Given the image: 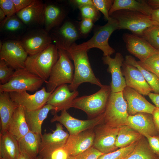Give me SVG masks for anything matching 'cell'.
I'll use <instances>...</instances> for the list:
<instances>
[{"label":"cell","mask_w":159,"mask_h":159,"mask_svg":"<svg viewBox=\"0 0 159 159\" xmlns=\"http://www.w3.org/2000/svg\"><path fill=\"white\" fill-rule=\"evenodd\" d=\"M0 8L4 12L6 18L11 17L16 14L12 0H0Z\"/></svg>","instance_id":"obj_42"},{"label":"cell","mask_w":159,"mask_h":159,"mask_svg":"<svg viewBox=\"0 0 159 159\" xmlns=\"http://www.w3.org/2000/svg\"><path fill=\"white\" fill-rule=\"evenodd\" d=\"M119 127H112L104 122L95 126L94 127L95 138L92 147L104 154L118 149L116 142Z\"/></svg>","instance_id":"obj_13"},{"label":"cell","mask_w":159,"mask_h":159,"mask_svg":"<svg viewBox=\"0 0 159 159\" xmlns=\"http://www.w3.org/2000/svg\"><path fill=\"white\" fill-rule=\"evenodd\" d=\"M103 153L92 147L74 156H69L67 159H97Z\"/></svg>","instance_id":"obj_41"},{"label":"cell","mask_w":159,"mask_h":159,"mask_svg":"<svg viewBox=\"0 0 159 159\" xmlns=\"http://www.w3.org/2000/svg\"><path fill=\"white\" fill-rule=\"evenodd\" d=\"M81 15L82 18L90 19L94 22L99 19L100 14L96 8L92 5L84 6L80 9Z\"/></svg>","instance_id":"obj_39"},{"label":"cell","mask_w":159,"mask_h":159,"mask_svg":"<svg viewBox=\"0 0 159 159\" xmlns=\"http://www.w3.org/2000/svg\"><path fill=\"white\" fill-rule=\"evenodd\" d=\"M59 57L58 48L52 43L40 52L29 55L25 63V68L46 83Z\"/></svg>","instance_id":"obj_2"},{"label":"cell","mask_w":159,"mask_h":159,"mask_svg":"<svg viewBox=\"0 0 159 159\" xmlns=\"http://www.w3.org/2000/svg\"><path fill=\"white\" fill-rule=\"evenodd\" d=\"M37 159H41V158L39 156H38L37 158Z\"/></svg>","instance_id":"obj_53"},{"label":"cell","mask_w":159,"mask_h":159,"mask_svg":"<svg viewBox=\"0 0 159 159\" xmlns=\"http://www.w3.org/2000/svg\"><path fill=\"white\" fill-rule=\"evenodd\" d=\"M150 45L159 51V26L154 25L145 30L141 36Z\"/></svg>","instance_id":"obj_36"},{"label":"cell","mask_w":159,"mask_h":159,"mask_svg":"<svg viewBox=\"0 0 159 159\" xmlns=\"http://www.w3.org/2000/svg\"><path fill=\"white\" fill-rule=\"evenodd\" d=\"M18 106L11 99L9 93L0 92V133L7 130L9 122Z\"/></svg>","instance_id":"obj_31"},{"label":"cell","mask_w":159,"mask_h":159,"mask_svg":"<svg viewBox=\"0 0 159 159\" xmlns=\"http://www.w3.org/2000/svg\"><path fill=\"white\" fill-rule=\"evenodd\" d=\"M45 3L39 0H34L26 8L16 14L28 29L42 28L44 26Z\"/></svg>","instance_id":"obj_15"},{"label":"cell","mask_w":159,"mask_h":159,"mask_svg":"<svg viewBox=\"0 0 159 159\" xmlns=\"http://www.w3.org/2000/svg\"></svg>","instance_id":"obj_54"},{"label":"cell","mask_w":159,"mask_h":159,"mask_svg":"<svg viewBox=\"0 0 159 159\" xmlns=\"http://www.w3.org/2000/svg\"><path fill=\"white\" fill-rule=\"evenodd\" d=\"M19 41L29 55L35 54L42 51L52 42L49 33L44 28L29 29Z\"/></svg>","instance_id":"obj_12"},{"label":"cell","mask_w":159,"mask_h":159,"mask_svg":"<svg viewBox=\"0 0 159 159\" xmlns=\"http://www.w3.org/2000/svg\"><path fill=\"white\" fill-rule=\"evenodd\" d=\"M117 20L119 29H127L133 34L141 37L144 31L148 28L158 25L151 16L140 12L126 10L116 11L110 16Z\"/></svg>","instance_id":"obj_5"},{"label":"cell","mask_w":159,"mask_h":159,"mask_svg":"<svg viewBox=\"0 0 159 159\" xmlns=\"http://www.w3.org/2000/svg\"><path fill=\"white\" fill-rule=\"evenodd\" d=\"M148 5L153 9H159V0H149L147 1Z\"/></svg>","instance_id":"obj_50"},{"label":"cell","mask_w":159,"mask_h":159,"mask_svg":"<svg viewBox=\"0 0 159 159\" xmlns=\"http://www.w3.org/2000/svg\"><path fill=\"white\" fill-rule=\"evenodd\" d=\"M137 62L143 68L155 75L159 79V54L153 55L144 61Z\"/></svg>","instance_id":"obj_37"},{"label":"cell","mask_w":159,"mask_h":159,"mask_svg":"<svg viewBox=\"0 0 159 159\" xmlns=\"http://www.w3.org/2000/svg\"><path fill=\"white\" fill-rule=\"evenodd\" d=\"M59 59L53 67L46 83L47 91H54L62 85L71 84L73 81L74 66L66 52L58 48Z\"/></svg>","instance_id":"obj_6"},{"label":"cell","mask_w":159,"mask_h":159,"mask_svg":"<svg viewBox=\"0 0 159 159\" xmlns=\"http://www.w3.org/2000/svg\"><path fill=\"white\" fill-rule=\"evenodd\" d=\"M78 95L77 90L71 91L67 84H63L57 87L51 93L47 104H50L54 108L53 113L67 110Z\"/></svg>","instance_id":"obj_22"},{"label":"cell","mask_w":159,"mask_h":159,"mask_svg":"<svg viewBox=\"0 0 159 159\" xmlns=\"http://www.w3.org/2000/svg\"><path fill=\"white\" fill-rule=\"evenodd\" d=\"M45 82L44 81L30 72L26 69L15 70L14 74L6 83L0 85V92L9 93L37 91Z\"/></svg>","instance_id":"obj_7"},{"label":"cell","mask_w":159,"mask_h":159,"mask_svg":"<svg viewBox=\"0 0 159 159\" xmlns=\"http://www.w3.org/2000/svg\"><path fill=\"white\" fill-rule=\"evenodd\" d=\"M152 115L154 124L159 132V108L156 107Z\"/></svg>","instance_id":"obj_47"},{"label":"cell","mask_w":159,"mask_h":159,"mask_svg":"<svg viewBox=\"0 0 159 159\" xmlns=\"http://www.w3.org/2000/svg\"><path fill=\"white\" fill-rule=\"evenodd\" d=\"M143 136L128 125H122L119 127L116 146L118 148L127 146L138 141Z\"/></svg>","instance_id":"obj_32"},{"label":"cell","mask_w":159,"mask_h":159,"mask_svg":"<svg viewBox=\"0 0 159 159\" xmlns=\"http://www.w3.org/2000/svg\"><path fill=\"white\" fill-rule=\"evenodd\" d=\"M122 92H111L104 113V123L113 127L127 125L129 115Z\"/></svg>","instance_id":"obj_8"},{"label":"cell","mask_w":159,"mask_h":159,"mask_svg":"<svg viewBox=\"0 0 159 159\" xmlns=\"http://www.w3.org/2000/svg\"><path fill=\"white\" fill-rule=\"evenodd\" d=\"M56 128L52 133H46L41 136V142L39 156L49 154L64 147L69 135L64 130L62 125L56 124Z\"/></svg>","instance_id":"obj_17"},{"label":"cell","mask_w":159,"mask_h":159,"mask_svg":"<svg viewBox=\"0 0 159 159\" xmlns=\"http://www.w3.org/2000/svg\"><path fill=\"white\" fill-rule=\"evenodd\" d=\"M152 150L148 142L143 136L132 152L124 159H159Z\"/></svg>","instance_id":"obj_33"},{"label":"cell","mask_w":159,"mask_h":159,"mask_svg":"<svg viewBox=\"0 0 159 159\" xmlns=\"http://www.w3.org/2000/svg\"><path fill=\"white\" fill-rule=\"evenodd\" d=\"M143 136L147 138L150 147L153 152L159 157V136L145 135Z\"/></svg>","instance_id":"obj_44"},{"label":"cell","mask_w":159,"mask_h":159,"mask_svg":"<svg viewBox=\"0 0 159 159\" xmlns=\"http://www.w3.org/2000/svg\"><path fill=\"white\" fill-rule=\"evenodd\" d=\"M0 32L9 39L19 40L28 28L16 14L0 23Z\"/></svg>","instance_id":"obj_25"},{"label":"cell","mask_w":159,"mask_h":159,"mask_svg":"<svg viewBox=\"0 0 159 159\" xmlns=\"http://www.w3.org/2000/svg\"><path fill=\"white\" fill-rule=\"evenodd\" d=\"M121 10L138 12L148 16H151L153 10L147 1L115 0L109 12L110 16L114 12Z\"/></svg>","instance_id":"obj_29"},{"label":"cell","mask_w":159,"mask_h":159,"mask_svg":"<svg viewBox=\"0 0 159 159\" xmlns=\"http://www.w3.org/2000/svg\"><path fill=\"white\" fill-rule=\"evenodd\" d=\"M125 62L137 68L141 73L147 82L152 88L154 93L159 94V79L155 75L142 67L135 58L132 56L126 55Z\"/></svg>","instance_id":"obj_34"},{"label":"cell","mask_w":159,"mask_h":159,"mask_svg":"<svg viewBox=\"0 0 159 159\" xmlns=\"http://www.w3.org/2000/svg\"><path fill=\"white\" fill-rule=\"evenodd\" d=\"M121 69L127 86L135 90L143 96L148 95L149 93L153 92L141 73L136 67L127 63L124 61Z\"/></svg>","instance_id":"obj_21"},{"label":"cell","mask_w":159,"mask_h":159,"mask_svg":"<svg viewBox=\"0 0 159 159\" xmlns=\"http://www.w3.org/2000/svg\"><path fill=\"white\" fill-rule=\"evenodd\" d=\"M6 18V16L3 10L0 8V23L3 21Z\"/></svg>","instance_id":"obj_51"},{"label":"cell","mask_w":159,"mask_h":159,"mask_svg":"<svg viewBox=\"0 0 159 159\" xmlns=\"http://www.w3.org/2000/svg\"><path fill=\"white\" fill-rule=\"evenodd\" d=\"M97 92L89 95L77 97L71 103V107L81 110L88 119L95 118L104 113L111 92L110 85H103Z\"/></svg>","instance_id":"obj_3"},{"label":"cell","mask_w":159,"mask_h":159,"mask_svg":"<svg viewBox=\"0 0 159 159\" xmlns=\"http://www.w3.org/2000/svg\"><path fill=\"white\" fill-rule=\"evenodd\" d=\"M122 92L123 97L127 104V111L129 115L139 113L152 114L156 107L149 102L143 95L127 86Z\"/></svg>","instance_id":"obj_19"},{"label":"cell","mask_w":159,"mask_h":159,"mask_svg":"<svg viewBox=\"0 0 159 159\" xmlns=\"http://www.w3.org/2000/svg\"><path fill=\"white\" fill-rule=\"evenodd\" d=\"M68 10L63 5L49 1L45 3L44 28L49 33L65 20Z\"/></svg>","instance_id":"obj_23"},{"label":"cell","mask_w":159,"mask_h":159,"mask_svg":"<svg viewBox=\"0 0 159 159\" xmlns=\"http://www.w3.org/2000/svg\"><path fill=\"white\" fill-rule=\"evenodd\" d=\"M34 0H12L14 3L16 13L26 8Z\"/></svg>","instance_id":"obj_45"},{"label":"cell","mask_w":159,"mask_h":159,"mask_svg":"<svg viewBox=\"0 0 159 159\" xmlns=\"http://www.w3.org/2000/svg\"><path fill=\"white\" fill-rule=\"evenodd\" d=\"M151 16L153 20L159 26V9L153 10Z\"/></svg>","instance_id":"obj_49"},{"label":"cell","mask_w":159,"mask_h":159,"mask_svg":"<svg viewBox=\"0 0 159 159\" xmlns=\"http://www.w3.org/2000/svg\"><path fill=\"white\" fill-rule=\"evenodd\" d=\"M94 22L91 19L82 18L81 21L79 22V28L81 34L84 37L88 34L93 27Z\"/></svg>","instance_id":"obj_43"},{"label":"cell","mask_w":159,"mask_h":159,"mask_svg":"<svg viewBox=\"0 0 159 159\" xmlns=\"http://www.w3.org/2000/svg\"><path fill=\"white\" fill-rule=\"evenodd\" d=\"M3 60H0V84L7 83L10 79L15 71Z\"/></svg>","instance_id":"obj_40"},{"label":"cell","mask_w":159,"mask_h":159,"mask_svg":"<svg viewBox=\"0 0 159 159\" xmlns=\"http://www.w3.org/2000/svg\"><path fill=\"white\" fill-rule=\"evenodd\" d=\"M127 125L143 136H155L159 133L154 124L151 114L139 113L129 115Z\"/></svg>","instance_id":"obj_24"},{"label":"cell","mask_w":159,"mask_h":159,"mask_svg":"<svg viewBox=\"0 0 159 159\" xmlns=\"http://www.w3.org/2000/svg\"><path fill=\"white\" fill-rule=\"evenodd\" d=\"M122 38L128 52L139 61H144L153 55L159 54V51L141 37L126 33L123 34Z\"/></svg>","instance_id":"obj_16"},{"label":"cell","mask_w":159,"mask_h":159,"mask_svg":"<svg viewBox=\"0 0 159 159\" xmlns=\"http://www.w3.org/2000/svg\"><path fill=\"white\" fill-rule=\"evenodd\" d=\"M69 3L75 7L80 9L86 5H93L92 0H71Z\"/></svg>","instance_id":"obj_46"},{"label":"cell","mask_w":159,"mask_h":159,"mask_svg":"<svg viewBox=\"0 0 159 159\" xmlns=\"http://www.w3.org/2000/svg\"><path fill=\"white\" fill-rule=\"evenodd\" d=\"M17 159H31L25 154L19 152Z\"/></svg>","instance_id":"obj_52"},{"label":"cell","mask_w":159,"mask_h":159,"mask_svg":"<svg viewBox=\"0 0 159 159\" xmlns=\"http://www.w3.org/2000/svg\"><path fill=\"white\" fill-rule=\"evenodd\" d=\"M18 141L20 152L31 159H37L41 142V136L29 131Z\"/></svg>","instance_id":"obj_27"},{"label":"cell","mask_w":159,"mask_h":159,"mask_svg":"<svg viewBox=\"0 0 159 159\" xmlns=\"http://www.w3.org/2000/svg\"><path fill=\"white\" fill-rule=\"evenodd\" d=\"M54 110V108L49 104L34 110H24L26 119L29 130L41 136L42 126L44 121L49 111Z\"/></svg>","instance_id":"obj_26"},{"label":"cell","mask_w":159,"mask_h":159,"mask_svg":"<svg viewBox=\"0 0 159 159\" xmlns=\"http://www.w3.org/2000/svg\"><path fill=\"white\" fill-rule=\"evenodd\" d=\"M54 91L48 92L43 87L33 94L27 91L9 93L12 100L25 110L30 111L40 108L47 104L48 98Z\"/></svg>","instance_id":"obj_14"},{"label":"cell","mask_w":159,"mask_h":159,"mask_svg":"<svg viewBox=\"0 0 159 159\" xmlns=\"http://www.w3.org/2000/svg\"><path fill=\"white\" fill-rule=\"evenodd\" d=\"M49 33L52 41L58 48L66 50L83 37L80 31L79 22L67 19Z\"/></svg>","instance_id":"obj_9"},{"label":"cell","mask_w":159,"mask_h":159,"mask_svg":"<svg viewBox=\"0 0 159 159\" xmlns=\"http://www.w3.org/2000/svg\"><path fill=\"white\" fill-rule=\"evenodd\" d=\"M95 136L94 128L69 135L63 148L69 156L76 155L92 147Z\"/></svg>","instance_id":"obj_20"},{"label":"cell","mask_w":159,"mask_h":159,"mask_svg":"<svg viewBox=\"0 0 159 159\" xmlns=\"http://www.w3.org/2000/svg\"><path fill=\"white\" fill-rule=\"evenodd\" d=\"M148 95L156 107L159 108V94L151 92Z\"/></svg>","instance_id":"obj_48"},{"label":"cell","mask_w":159,"mask_h":159,"mask_svg":"<svg viewBox=\"0 0 159 159\" xmlns=\"http://www.w3.org/2000/svg\"><path fill=\"white\" fill-rule=\"evenodd\" d=\"M102 59L104 64L108 66L107 72L111 75L110 86L112 92L122 91L126 86L125 79L121 69L125 61L123 56L121 53L117 52L114 58L110 56H104Z\"/></svg>","instance_id":"obj_18"},{"label":"cell","mask_w":159,"mask_h":159,"mask_svg":"<svg viewBox=\"0 0 159 159\" xmlns=\"http://www.w3.org/2000/svg\"><path fill=\"white\" fill-rule=\"evenodd\" d=\"M54 116L50 122H59L64 125L70 135H75L84 131L94 128L97 125L104 122V113L93 119L83 120L76 119L71 116L67 110L61 111L58 115L53 113Z\"/></svg>","instance_id":"obj_11"},{"label":"cell","mask_w":159,"mask_h":159,"mask_svg":"<svg viewBox=\"0 0 159 159\" xmlns=\"http://www.w3.org/2000/svg\"><path fill=\"white\" fill-rule=\"evenodd\" d=\"M138 141L134 142L127 146L119 148L113 152L103 154L97 159H124L133 150Z\"/></svg>","instance_id":"obj_35"},{"label":"cell","mask_w":159,"mask_h":159,"mask_svg":"<svg viewBox=\"0 0 159 159\" xmlns=\"http://www.w3.org/2000/svg\"><path fill=\"white\" fill-rule=\"evenodd\" d=\"M65 51L74 64V78L68 85L71 91L77 90L84 82H87L101 87L103 85L95 76L92 69L87 54V51L75 49L71 47Z\"/></svg>","instance_id":"obj_1"},{"label":"cell","mask_w":159,"mask_h":159,"mask_svg":"<svg viewBox=\"0 0 159 159\" xmlns=\"http://www.w3.org/2000/svg\"><path fill=\"white\" fill-rule=\"evenodd\" d=\"M7 131L17 140L30 131L26 119L24 110L22 107L18 106L15 109Z\"/></svg>","instance_id":"obj_28"},{"label":"cell","mask_w":159,"mask_h":159,"mask_svg":"<svg viewBox=\"0 0 159 159\" xmlns=\"http://www.w3.org/2000/svg\"><path fill=\"white\" fill-rule=\"evenodd\" d=\"M118 29L119 27L117 21L110 16L106 24L95 29L94 35L90 39L79 44L75 43L70 47L87 51L92 48H97L103 52L104 56H110L115 51L109 45L108 40L112 33Z\"/></svg>","instance_id":"obj_4"},{"label":"cell","mask_w":159,"mask_h":159,"mask_svg":"<svg viewBox=\"0 0 159 159\" xmlns=\"http://www.w3.org/2000/svg\"><path fill=\"white\" fill-rule=\"evenodd\" d=\"M28 54L19 40L7 39L0 47V60L14 70L24 69Z\"/></svg>","instance_id":"obj_10"},{"label":"cell","mask_w":159,"mask_h":159,"mask_svg":"<svg viewBox=\"0 0 159 159\" xmlns=\"http://www.w3.org/2000/svg\"><path fill=\"white\" fill-rule=\"evenodd\" d=\"M113 0H92L94 6L98 11L103 14L105 19L107 21L110 18L109 12L113 5Z\"/></svg>","instance_id":"obj_38"},{"label":"cell","mask_w":159,"mask_h":159,"mask_svg":"<svg viewBox=\"0 0 159 159\" xmlns=\"http://www.w3.org/2000/svg\"><path fill=\"white\" fill-rule=\"evenodd\" d=\"M19 149L17 140L8 131L0 133V159H17Z\"/></svg>","instance_id":"obj_30"}]
</instances>
